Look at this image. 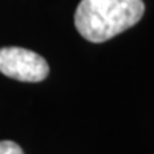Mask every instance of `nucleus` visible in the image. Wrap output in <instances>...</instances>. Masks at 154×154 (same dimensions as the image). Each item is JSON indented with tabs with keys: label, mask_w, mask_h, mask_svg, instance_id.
I'll use <instances>...</instances> for the list:
<instances>
[{
	"label": "nucleus",
	"mask_w": 154,
	"mask_h": 154,
	"mask_svg": "<svg viewBox=\"0 0 154 154\" xmlns=\"http://www.w3.org/2000/svg\"><path fill=\"white\" fill-rule=\"evenodd\" d=\"M143 13L142 0H81L75 11V26L86 41L100 44L129 30Z\"/></svg>",
	"instance_id": "1"
},
{
	"label": "nucleus",
	"mask_w": 154,
	"mask_h": 154,
	"mask_svg": "<svg viewBox=\"0 0 154 154\" xmlns=\"http://www.w3.org/2000/svg\"><path fill=\"white\" fill-rule=\"evenodd\" d=\"M0 72L23 83H39L48 76L50 67L41 55L22 47L0 48Z\"/></svg>",
	"instance_id": "2"
},
{
	"label": "nucleus",
	"mask_w": 154,
	"mask_h": 154,
	"mask_svg": "<svg viewBox=\"0 0 154 154\" xmlns=\"http://www.w3.org/2000/svg\"><path fill=\"white\" fill-rule=\"evenodd\" d=\"M0 154H25V152L16 142L2 140L0 142Z\"/></svg>",
	"instance_id": "3"
}]
</instances>
